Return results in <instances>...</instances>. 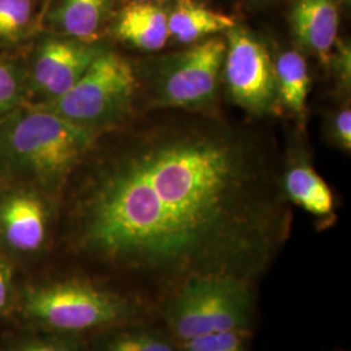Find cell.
I'll return each instance as SVG.
<instances>
[{"label": "cell", "instance_id": "6da1fadb", "mask_svg": "<svg viewBox=\"0 0 351 351\" xmlns=\"http://www.w3.org/2000/svg\"><path fill=\"white\" fill-rule=\"evenodd\" d=\"M75 171L69 246L162 302L191 278L256 285L288 243L293 213L275 138L208 111L151 110Z\"/></svg>", "mask_w": 351, "mask_h": 351}, {"label": "cell", "instance_id": "7a4b0ae2", "mask_svg": "<svg viewBox=\"0 0 351 351\" xmlns=\"http://www.w3.org/2000/svg\"><path fill=\"white\" fill-rule=\"evenodd\" d=\"M101 134L34 104L0 120V177L58 189Z\"/></svg>", "mask_w": 351, "mask_h": 351}, {"label": "cell", "instance_id": "3957f363", "mask_svg": "<svg viewBox=\"0 0 351 351\" xmlns=\"http://www.w3.org/2000/svg\"><path fill=\"white\" fill-rule=\"evenodd\" d=\"M26 311L42 324L66 333L160 320L158 308L126 290L86 280H64L29 290Z\"/></svg>", "mask_w": 351, "mask_h": 351}, {"label": "cell", "instance_id": "277c9868", "mask_svg": "<svg viewBox=\"0 0 351 351\" xmlns=\"http://www.w3.org/2000/svg\"><path fill=\"white\" fill-rule=\"evenodd\" d=\"M256 285L233 277H197L171 293L159 319L180 343L215 332L252 329Z\"/></svg>", "mask_w": 351, "mask_h": 351}, {"label": "cell", "instance_id": "5b68a950", "mask_svg": "<svg viewBox=\"0 0 351 351\" xmlns=\"http://www.w3.org/2000/svg\"><path fill=\"white\" fill-rule=\"evenodd\" d=\"M138 75L123 55L104 49L64 95L38 106L95 133L126 123L138 93Z\"/></svg>", "mask_w": 351, "mask_h": 351}, {"label": "cell", "instance_id": "8992f818", "mask_svg": "<svg viewBox=\"0 0 351 351\" xmlns=\"http://www.w3.org/2000/svg\"><path fill=\"white\" fill-rule=\"evenodd\" d=\"M226 52V39L215 36L164 59L151 75L152 110L206 111L216 98Z\"/></svg>", "mask_w": 351, "mask_h": 351}, {"label": "cell", "instance_id": "52a82bcc", "mask_svg": "<svg viewBox=\"0 0 351 351\" xmlns=\"http://www.w3.org/2000/svg\"><path fill=\"white\" fill-rule=\"evenodd\" d=\"M224 78L234 103L254 114H265L278 101L276 71L263 42L249 30L234 26L226 33Z\"/></svg>", "mask_w": 351, "mask_h": 351}, {"label": "cell", "instance_id": "ba28073f", "mask_svg": "<svg viewBox=\"0 0 351 351\" xmlns=\"http://www.w3.org/2000/svg\"><path fill=\"white\" fill-rule=\"evenodd\" d=\"M106 47L98 42L68 37L45 38L38 45L27 72L29 88L42 101H52L73 88Z\"/></svg>", "mask_w": 351, "mask_h": 351}, {"label": "cell", "instance_id": "9c48e42d", "mask_svg": "<svg viewBox=\"0 0 351 351\" xmlns=\"http://www.w3.org/2000/svg\"><path fill=\"white\" fill-rule=\"evenodd\" d=\"M339 0H295L289 13L297 42L324 64L330 62L339 40Z\"/></svg>", "mask_w": 351, "mask_h": 351}, {"label": "cell", "instance_id": "30bf717a", "mask_svg": "<svg viewBox=\"0 0 351 351\" xmlns=\"http://www.w3.org/2000/svg\"><path fill=\"white\" fill-rule=\"evenodd\" d=\"M0 224L4 239L13 249L38 250L45 243L47 232L45 204L30 191H17L3 203Z\"/></svg>", "mask_w": 351, "mask_h": 351}, {"label": "cell", "instance_id": "8fae6325", "mask_svg": "<svg viewBox=\"0 0 351 351\" xmlns=\"http://www.w3.org/2000/svg\"><path fill=\"white\" fill-rule=\"evenodd\" d=\"M113 33L138 50H162L171 38L168 12L156 1H130L117 13Z\"/></svg>", "mask_w": 351, "mask_h": 351}, {"label": "cell", "instance_id": "7c38bea8", "mask_svg": "<svg viewBox=\"0 0 351 351\" xmlns=\"http://www.w3.org/2000/svg\"><path fill=\"white\" fill-rule=\"evenodd\" d=\"M282 189L290 204L326 223L335 216V195L326 180L306 162L285 167Z\"/></svg>", "mask_w": 351, "mask_h": 351}, {"label": "cell", "instance_id": "4fadbf2b", "mask_svg": "<svg viewBox=\"0 0 351 351\" xmlns=\"http://www.w3.org/2000/svg\"><path fill=\"white\" fill-rule=\"evenodd\" d=\"M112 0H58L51 10V27L62 37L97 42L111 12Z\"/></svg>", "mask_w": 351, "mask_h": 351}, {"label": "cell", "instance_id": "5bb4252c", "mask_svg": "<svg viewBox=\"0 0 351 351\" xmlns=\"http://www.w3.org/2000/svg\"><path fill=\"white\" fill-rule=\"evenodd\" d=\"M236 25L229 14L207 8L194 0H176L168 12L169 37L184 45L226 33Z\"/></svg>", "mask_w": 351, "mask_h": 351}, {"label": "cell", "instance_id": "9a60e30c", "mask_svg": "<svg viewBox=\"0 0 351 351\" xmlns=\"http://www.w3.org/2000/svg\"><path fill=\"white\" fill-rule=\"evenodd\" d=\"M98 351H180L178 342L160 320L114 326Z\"/></svg>", "mask_w": 351, "mask_h": 351}, {"label": "cell", "instance_id": "2e32d148", "mask_svg": "<svg viewBox=\"0 0 351 351\" xmlns=\"http://www.w3.org/2000/svg\"><path fill=\"white\" fill-rule=\"evenodd\" d=\"M278 101L290 111L302 116L310 90V75L304 56L300 51L282 52L275 63Z\"/></svg>", "mask_w": 351, "mask_h": 351}, {"label": "cell", "instance_id": "e0dca14e", "mask_svg": "<svg viewBox=\"0 0 351 351\" xmlns=\"http://www.w3.org/2000/svg\"><path fill=\"white\" fill-rule=\"evenodd\" d=\"M29 90L25 68L16 60L0 58V120L24 106Z\"/></svg>", "mask_w": 351, "mask_h": 351}, {"label": "cell", "instance_id": "ac0fdd59", "mask_svg": "<svg viewBox=\"0 0 351 351\" xmlns=\"http://www.w3.org/2000/svg\"><path fill=\"white\" fill-rule=\"evenodd\" d=\"M36 0H0V43L19 42L32 32Z\"/></svg>", "mask_w": 351, "mask_h": 351}, {"label": "cell", "instance_id": "d6986e66", "mask_svg": "<svg viewBox=\"0 0 351 351\" xmlns=\"http://www.w3.org/2000/svg\"><path fill=\"white\" fill-rule=\"evenodd\" d=\"M252 329L215 332L178 343L180 351H250Z\"/></svg>", "mask_w": 351, "mask_h": 351}, {"label": "cell", "instance_id": "ffe728a7", "mask_svg": "<svg viewBox=\"0 0 351 351\" xmlns=\"http://www.w3.org/2000/svg\"><path fill=\"white\" fill-rule=\"evenodd\" d=\"M329 132L333 141L342 147L343 150L350 151L351 149V110L350 107H343L339 112L335 113Z\"/></svg>", "mask_w": 351, "mask_h": 351}, {"label": "cell", "instance_id": "44dd1931", "mask_svg": "<svg viewBox=\"0 0 351 351\" xmlns=\"http://www.w3.org/2000/svg\"><path fill=\"white\" fill-rule=\"evenodd\" d=\"M336 46L339 49L337 53L335 55V58H336V71L339 73L341 85L343 86L345 90L349 91V88H350V46L345 45L342 42H339V40H337Z\"/></svg>", "mask_w": 351, "mask_h": 351}, {"label": "cell", "instance_id": "7402d4cb", "mask_svg": "<svg viewBox=\"0 0 351 351\" xmlns=\"http://www.w3.org/2000/svg\"><path fill=\"white\" fill-rule=\"evenodd\" d=\"M17 351H81V349L69 342L34 341L21 346Z\"/></svg>", "mask_w": 351, "mask_h": 351}, {"label": "cell", "instance_id": "603a6c76", "mask_svg": "<svg viewBox=\"0 0 351 351\" xmlns=\"http://www.w3.org/2000/svg\"><path fill=\"white\" fill-rule=\"evenodd\" d=\"M8 301V281H7V271L4 264L0 261V311L4 308Z\"/></svg>", "mask_w": 351, "mask_h": 351}, {"label": "cell", "instance_id": "cb8c5ba5", "mask_svg": "<svg viewBox=\"0 0 351 351\" xmlns=\"http://www.w3.org/2000/svg\"><path fill=\"white\" fill-rule=\"evenodd\" d=\"M341 3H343V4H346V5H350V0H339Z\"/></svg>", "mask_w": 351, "mask_h": 351}, {"label": "cell", "instance_id": "d4e9b609", "mask_svg": "<svg viewBox=\"0 0 351 351\" xmlns=\"http://www.w3.org/2000/svg\"><path fill=\"white\" fill-rule=\"evenodd\" d=\"M130 1H159V0H130Z\"/></svg>", "mask_w": 351, "mask_h": 351}]
</instances>
